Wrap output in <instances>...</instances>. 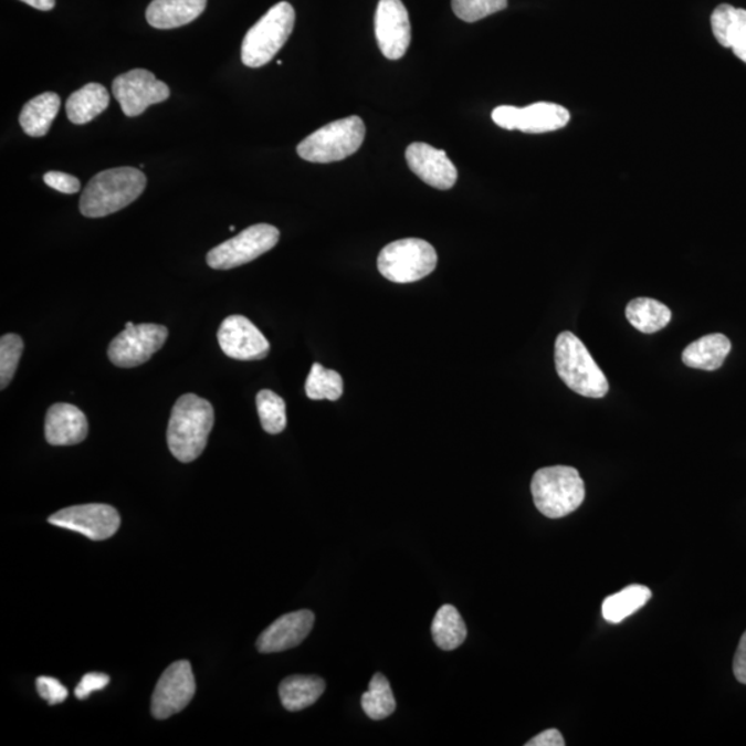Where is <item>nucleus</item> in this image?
<instances>
[{
    "instance_id": "obj_14",
    "label": "nucleus",
    "mask_w": 746,
    "mask_h": 746,
    "mask_svg": "<svg viewBox=\"0 0 746 746\" xmlns=\"http://www.w3.org/2000/svg\"><path fill=\"white\" fill-rule=\"evenodd\" d=\"M218 339L225 356L238 361H258L270 353L269 340L242 315L227 317L220 325Z\"/></svg>"
},
{
    "instance_id": "obj_19",
    "label": "nucleus",
    "mask_w": 746,
    "mask_h": 746,
    "mask_svg": "<svg viewBox=\"0 0 746 746\" xmlns=\"http://www.w3.org/2000/svg\"><path fill=\"white\" fill-rule=\"evenodd\" d=\"M207 3L208 0H153L146 19L157 30H174L197 20L207 9Z\"/></svg>"
},
{
    "instance_id": "obj_12",
    "label": "nucleus",
    "mask_w": 746,
    "mask_h": 746,
    "mask_svg": "<svg viewBox=\"0 0 746 746\" xmlns=\"http://www.w3.org/2000/svg\"><path fill=\"white\" fill-rule=\"evenodd\" d=\"M196 677L188 661H177L166 669L155 687L151 711L155 718L165 721L181 712L196 695Z\"/></svg>"
},
{
    "instance_id": "obj_21",
    "label": "nucleus",
    "mask_w": 746,
    "mask_h": 746,
    "mask_svg": "<svg viewBox=\"0 0 746 746\" xmlns=\"http://www.w3.org/2000/svg\"><path fill=\"white\" fill-rule=\"evenodd\" d=\"M109 105L107 88L99 83H87L86 86L71 94L66 99V116L75 125H86L103 114Z\"/></svg>"
},
{
    "instance_id": "obj_27",
    "label": "nucleus",
    "mask_w": 746,
    "mask_h": 746,
    "mask_svg": "<svg viewBox=\"0 0 746 746\" xmlns=\"http://www.w3.org/2000/svg\"><path fill=\"white\" fill-rule=\"evenodd\" d=\"M431 634L441 650L452 651L466 640L467 629L456 608L445 605L435 613L431 623Z\"/></svg>"
},
{
    "instance_id": "obj_8",
    "label": "nucleus",
    "mask_w": 746,
    "mask_h": 746,
    "mask_svg": "<svg viewBox=\"0 0 746 746\" xmlns=\"http://www.w3.org/2000/svg\"><path fill=\"white\" fill-rule=\"evenodd\" d=\"M280 231L271 224H254L208 253L207 263L214 270H231L251 263L273 249Z\"/></svg>"
},
{
    "instance_id": "obj_1",
    "label": "nucleus",
    "mask_w": 746,
    "mask_h": 746,
    "mask_svg": "<svg viewBox=\"0 0 746 746\" xmlns=\"http://www.w3.org/2000/svg\"><path fill=\"white\" fill-rule=\"evenodd\" d=\"M214 424L212 403L196 395H185L171 409L168 445L177 461L190 463L201 456Z\"/></svg>"
},
{
    "instance_id": "obj_17",
    "label": "nucleus",
    "mask_w": 746,
    "mask_h": 746,
    "mask_svg": "<svg viewBox=\"0 0 746 746\" xmlns=\"http://www.w3.org/2000/svg\"><path fill=\"white\" fill-rule=\"evenodd\" d=\"M88 423L85 413L71 403L60 402L49 408L44 435L50 445H75L85 441Z\"/></svg>"
},
{
    "instance_id": "obj_33",
    "label": "nucleus",
    "mask_w": 746,
    "mask_h": 746,
    "mask_svg": "<svg viewBox=\"0 0 746 746\" xmlns=\"http://www.w3.org/2000/svg\"><path fill=\"white\" fill-rule=\"evenodd\" d=\"M36 690L49 705H57L66 700L69 690L57 679L41 676L36 679Z\"/></svg>"
},
{
    "instance_id": "obj_26",
    "label": "nucleus",
    "mask_w": 746,
    "mask_h": 746,
    "mask_svg": "<svg viewBox=\"0 0 746 746\" xmlns=\"http://www.w3.org/2000/svg\"><path fill=\"white\" fill-rule=\"evenodd\" d=\"M652 591L644 585H630L618 591L616 595L608 596L602 602V617L607 622L619 623L623 619L633 616L641 607L650 601Z\"/></svg>"
},
{
    "instance_id": "obj_4",
    "label": "nucleus",
    "mask_w": 746,
    "mask_h": 746,
    "mask_svg": "<svg viewBox=\"0 0 746 746\" xmlns=\"http://www.w3.org/2000/svg\"><path fill=\"white\" fill-rule=\"evenodd\" d=\"M536 508L549 518H561L582 505L586 490L577 469L551 466L538 470L530 483Z\"/></svg>"
},
{
    "instance_id": "obj_30",
    "label": "nucleus",
    "mask_w": 746,
    "mask_h": 746,
    "mask_svg": "<svg viewBox=\"0 0 746 746\" xmlns=\"http://www.w3.org/2000/svg\"><path fill=\"white\" fill-rule=\"evenodd\" d=\"M256 406L264 431L269 434H279L286 428V406L279 395L271 390L258 392Z\"/></svg>"
},
{
    "instance_id": "obj_22",
    "label": "nucleus",
    "mask_w": 746,
    "mask_h": 746,
    "mask_svg": "<svg viewBox=\"0 0 746 746\" xmlns=\"http://www.w3.org/2000/svg\"><path fill=\"white\" fill-rule=\"evenodd\" d=\"M569 113L561 105L555 103H535L518 109L517 130L539 135V133L555 132L567 126Z\"/></svg>"
},
{
    "instance_id": "obj_13",
    "label": "nucleus",
    "mask_w": 746,
    "mask_h": 746,
    "mask_svg": "<svg viewBox=\"0 0 746 746\" xmlns=\"http://www.w3.org/2000/svg\"><path fill=\"white\" fill-rule=\"evenodd\" d=\"M375 35L386 59L400 60L406 55L411 43V21L401 0H379Z\"/></svg>"
},
{
    "instance_id": "obj_29",
    "label": "nucleus",
    "mask_w": 746,
    "mask_h": 746,
    "mask_svg": "<svg viewBox=\"0 0 746 746\" xmlns=\"http://www.w3.org/2000/svg\"><path fill=\"white\" fill-rule=\"evenodd\" d=\"M306 395L309 400H339L343 395L342 376L315 363L306 380Z\"/></svg>"
},
{
    "instance_id": "obj_35",
    "label": "nucleus",
    "mask_w": 746,
    "mask_h": 746,
    "mask_svg": "<svg viewBox=\"0 0 746 746\" xmlns=\"http://www.w3.org/2000/svg\"><path fill=\"white\" fill-rule=\"evenodd\" d=\"M109 683L108 674L87 673L77 684L75 695L77 700H86L94 691L104 690Z\"/></svg>"
},
{
    "instance_id": "obj_23",
    "label": "nucleus",
    "mask_w": 746,
    "mask_h": 746,
    "mask_svg": "<svg viewBox=\"0 0 746 746\" xmlns=\"http://www.w3.org/2000/svg\"><path fill=\"white\" fill-rule=\"evenodd\" d=\"M61 99L57 93L46 92L33 97L20 113L22 130L31 137L48 135L55 116L60 111Z\"/></svg>"
},
{
    "instance_id": "obj_25",
    "label": "nucleus",
    "mask_w": 746,
    "mask_h": 746,
    "mask_svg": "<svg viewBox=\"0 0 746 746\" xmlns=\"http://www.w3.org/2000/svg\"><path fill=\"white\" fill-rule=\"evenodd\" d=\"M627 318L643 334H655L671 323L672 313L665 304L655 298L638 297L628 304Z\"/></svg>"
},
{
    "instance_id": "obj_37",
    "label": "nucleus",
    "mask_w": 746,
    "mask_h": 746,
    "mask_svg": "<svg viewBox=\"0 0 746 746\" xmlns=\"http://www.w3.org/2000/svg\"><path fill=\"white\" fill-rule=\"evenodd\" d=\"M733 671L735 679L746 685V632L740 638L737 652H735Z\"/></svg>"
},
{
    "instance_id": "obj_16",
    "label": "nucleus",
    "mask_w": 746,
    "mask_h": 746,
    "mask_svg": "<svg viewBox=\"0 0 746 746\" xmlns=\"http://www.w3.org/2000/svg\"><path fill=\"white\" fill-rule=\"evenodd\" d=\"M314 621V613L308 610L286 613L259 635L258 650L270 654L297 647L312 632Z\"/></svg>"
},
{
    "instance_id": "obj_10",
    "label": "nucleus",
    "mask_w": 746,
    "mask_h": 746,
    "mask_svg": "<svg viewBox=\"0 0 746 746\" xmlns=\"http://www.w3.org/2000/svg\"><path fill=\"white\" fill-rule=\"evenodd\" d=\"M113 94L124 114L133 118L141 115L149 105L166 102L170 97V88L151 71L137 69L115 77Z\"/></svg>"
},
{
    "instance_id": "obj_18",
    "label": "nucleus",
    "mask_w": 746,
    "mask_h": 746,
    "mask_svg": "<svg viewBox=\"0 0 746 746\" xmlns=\"http://www.w3.org/2000/svg\"><path fill=\"white\" fill-rule=\"evenodd\" d=\"M713 35L723 48L733 52L746 64V10L732 4L717 6L711 17Z\"/></svg>"
},
{
    "instance_id": "obj_31",
    "label": "nucleus",
    "mask_w": 746,
    "mask_h": 746,
    "mask_svg": "<svg viewBox=\"0 0 746 746\" xmlns=\"http://www.w3.org/2000/svg\"><path fill=\"white\" fill-rule=\"evenodd\" d=\"M22 351L24 342L21 336L8 334L0 339V389L4 390L13 380Z\"/></svg>"
},
{
    "instance_id": "obj_15",
    "label": "nucleus",
    "mask_w": 746,
    "mask_h": 746,
    "mask_svg": "<svg viewBox=\"0 0 746 746\" xmlns=\"http://www.w3.org/2000/svg\"><path fill=\"white\" fill-rule=\"evenodd\" d=\"M406 159L409 169L437 190H450L458 180L456 166L448 158L445 151L425 143H413L408 146Z\"/></svg>"
},
{
    "instance_id": "obj_39",
    "label": "nucleus",
    "mask_w": 746,
    "mask_h": 746,
    "mask_svg": "<svg viewBox=\"0 0 746 746\" xmlns=\"http://www.w3.org/2000/svg\"><path fill=\"white\" fill-rule=\"evenodd\" d=\"M21 2L42 11L53 10L55 6V0H21Z\"/></svg>"
},
{
    "instance_id": "obj_5",
    "label": "nucleus",
    "mask_w": 746,
    "mask_h": 746,
    "mask_svg": "<svg viewBox=\"0 0 746 746\" xmlns=\"http://www.w3.org/2000/svg\"><path fill=\"white\" fill-rule=\"evenodd\" d=\"M296 13L293 6L280 2L273 6L243 38L242 63L249 69L269 64L290 39L295 28Z\"/></svg>"
},
{
    "instance_id": "obj_36",
    "label": "nucleus",
    "mask_w": 746,
    "mask_h": 746,
    "mask_svg": "<svg viewBox=\"0 0 746 746\" xmlns=\"http://www.w3.org/2000/svg\"><path fill=\"white\" fill-rule=\"evenodd\" d=\"M518 109L512 105H501L492 111V120L502 129L517 130Z\"/></svg>"
},
{
    "instance_id": "obj_9",
    "label": "nucleus",
    "mask_w": 746,
    "mask_h": 746,
    "mask_svg": "<svg viewBox=\"0 0 746 746\" xmlns=\"http://www.w3.org/2000/svg\"><path fill=\"white\" fill-rule=\"evenodd\" d=\"M168 328L157 324H138L126 328L108 347L109 361L119 368H135L147 363L168 339Z\"/></svg>"
},
{
    "instance_id": "obj_28",
    "label": "nucleus",
    "mask_w": 746,
    "mask_h": 746,
    "mask_svg": "<svg viewBox=\"0 0 746 746\" xmlns=\"http://www.w3.org/2000/svg\"><path fill=\"white\" fill-rule=\"evenodd\" d=\"M361 705L364 712L372 721H381L395 713V694H392L389 680L383 674L376 673L370 680L367 693L363 694Z\"/></svg>"
},
{
    "instance_id": "obj_38",
    "label": "nucleus",
    "mask_w": 746,
    "mask_h": 746,
    "mask_svg": "<svg viewBox=\"0 0 746 746\" xmlns=\"http://www.w3.org/2000/svg\"><path fill=\"white\" fill-rule=\"evenodd\" d=\"M527 746H564L566 740H564L563 735L558 729L550 728L545 729L544 733L536 735L533 739H529Z\"/></svg>"
},
{
    "instance_id": "obj_34",
    "label": "nucleus",
    "mask_w": 746,
    "mask_h": 746,
    "mask_svg": "<svg viewBox=\"0 0 746 746\" xmlns=\"http://www.w3.org/2000/svg\"><path fill=\"white\" fill-rule=\"evenodd\" d=\"M43 181L53 190L63 193H76L81 190V181L77 177L66 175L64 171H48Z\"/></svg>"
},
{
    "instance_id": "obj_3",
    "label": "nucleus",
    "mask_w": 746,
    "mask_h": 746,
    "mask_svg": "<svg viewBox=\"0 0 746 746\" xmlns=\"http://www.w3.org/2000/svg\"><path fill=\"white\" fill-rule=\"evenodd\" d=\"M555 363L560 379L579 396L602 398L610 390L605 372L572 332L557 336Z\"/></svg>"
},
{
    "instance_id": "obj_7",
    "label": "nucleus",
    "mask_w": 746,
    "mask_h": 746,
    "mask_svg": "<svg viewBox=\"0 0 746 746\" xmlns=\"http://www.w3.org/2000/svg\"><path fill=\"white\" fill-rule=\"evenodd\" d=\"M439 258L433 245L419 238H406L381 249L379 273L396 284L417 282L433 273Z\"/></svg>"
},
{
    "instance_id": "obj_2",
    "label": "nucleus",
    "mask_w": 746,
    "mask_h": 746,
    "mask_svg": "<svg viewBox=\"0 0 746 746\" xmlns=\"http://www.w3.org/2000/svg\"><path fill=\"white\" fill-rule=\"evenodd\" d=\"M147 177L136 168L99 171L83 190L80 210L85 218L98 219L118 212L146 190Z\"/></svg>"
},
{
    "instance_id": "obj_40",
    "label": "nucleus",
    "mask_w": 746,
    "mask_h": 746,
    "mask_svg": "<svg viewBox=\"0 0 746 746\" xmlns=\"http://www.w3.org/2000/svg\"><path fill=\"white\" fill-rule=\"evenodd\" d=\"M135 325L133 323H126L125 328H132V326Z\"/></svg>"
},
{
    "instance_id": "obj_20",
    "label": "nucleus",
    "mask_w": 746,
    "mask_h": 746,
    "mask_svg": "<svg viewBox=\"0 0 746 746\" xmlns=\"http://www.w3.org/2000/svg\"><path fill=\"white\" fill-rule=\"evenodd\" d=\"M732 351V342L722 334H712L700 337L691 343L683 351V363L690 368L716 370L722 367L724 359Z\"/></svg>"
},
{
    "instance_id": "obj_6",
    "label": "nucleus",
    "mask_w": 746,
    "mask_h": 746,
    "mask_svg": "<svg viewBox=\"0 0 746 746\" xmlns=\"http://www.w3.org/2000/svg\"><path fill=\"white\" fill-rule=\"evenodd\" d=\"M365 138L364 120L347 116L321 127L297 146V154L307 162L332 164L356 154Z\"/></svg>"
},
{
    "instance_id": "obj_11",
    "label": "nucleus",
    "mask_w": 746,
    "mask_h": 746,
    "mask_svg": "<svg viewBox=\"0 0 746 746\" xmlns=\"http://www.w3.org/2000/svg\"><path fill=\"white\" fill-rule=\"evenodd\" d=\"M49 523L60 528L75 530L92 540H104L116 534L120 516L116 508L103 503H88L65 507L49 517Z\"/></svg>"
},
{
    "instance_id": "obj_24",
    "label": "nucleus",
    "mask_w": 746,
    "mask_h": 746,
    "mask_svg": "<svg viewBox=\"0 0 746 746\" xmlns=\"http://www.w3.org/2000/svg\"><path fill=\"white\" fill-rule=\"evenodd\" d=\"M324 691L323 679L295 674L280 684V698L286 711L298 712L315 704Z\"/></svg>"
},
{
    "instance_id": "obj_32",
    "label": "nucleus",
    "mask_w": 746,
    "mask_h": 746,
    "mask_svg": "<svg viewBox=\"0 0 746 746\" xmlns=\"http://www.w3.org/2000/svg\"><path fill=\"white\" fill-rule=\"evenodd\" d=\"M507 8V0H452L453 13L466 22L485 19Z\"/></svg>"
}]
</instances>
